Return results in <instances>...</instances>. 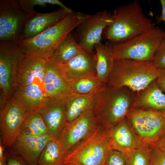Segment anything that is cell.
<instances>
[{
  "label": "cell",
  "mask_w": 165,
  "mask_h": 165,
  "mask_svg": "<svg viewBox=\"0 0 165 165\" xmlns=\"http://www.w3.org/2000/svg\"><path fill=\"white\" fill-rule=\"evenodd\" d=\"M51 139L48 134L38 136L20 134L14 143L15 147L28 165H38L41 153Z\"/></svg>",
  "instance_id": "19"
},
{
  "label": "cell",
  "mask_w": 165,
  "mask_h": 165,
  "mask_svg": "<svg viewBox=\"0 0 165 165\" xmlns=\"http://www.w3.org/2000/svg\"><path fill=\"white\" fill-rule=\"evenodd\" d=\"M97 91L86 94L72 93L68 97L65 99L66 123L75 119L94 107Z\"/></svg>",
  "instance_id": "22"
},
{
  "label": "cell",
  "mask_w": 165,
  "mask_h": 165,
  "mask_svg": "<svg viewBox=\"0 0 165 165\" xmlns=\"http://www.w3.org/2000/svg\"><path fill=\"white\" fill-rule=\"evenodd\" d=\"M152 61L158 69L165 70V37L156 50Z\"/></svg>",
  "instance_id": "30"
},
{
  "label": "cell",
  "mask_w": 165,
  "mask_h": 165,
  "mask_svg": "<svg viewBox=\"0 0 165 165\" xmlns=\"http://www.w3.org/2000/svg\"><path fill=\"white\" fill-rule=\"evenodd\" d=\"M99 127L93 107L75 119L66 123L57 139L67 155L77 145L92 135Z\"/></svg>",
  "instance_id": "9"
},
{
  "label": "cell",
  "mask_w": 165,
  "mask_h": 165,
  "mask_svg": "<svg viewBox=\"0 0 165 165\" xmlns=\"http://www.w3.org/2000/svg\"><path fill=\"white\" fill-rule=\"evenodd\" d=\"M82 49L72 32L57 47L52 57L60 64H64L78 55Z\"/></svg>",
  "instance_id": "24"
},
{
  "label": "cell",
  "mask_w": 165,
  "mask_h": 165,
  "mask_svg": "<svg viewBox=\"0 0 165 165\" xmlns=\"http://www.w3.org/2000/svg\"><path fill=\"white\" fill-rule=\"evenodd\" d=\"M46 60L25 54L22 56L19 60L14 72L16 90L33 84H38L43 88Z\"/></svg>",
  "instance_id": "13"
},
{
  "label": "cell",
  "mask_w": 165,
  "mask_h": 165,
  "mask_svg": "<svg viewBox=\"0 0 165 165\" xmlns=\"http://www.w3.org/2000/svg\"><path fill=\"white\" fill-rule=\"evenodd\" d=\"M72 10L61 8L51 12L41 13L34 10L28 13L20 40L33 38L64 18Z\"/></svg>",
  "instance_id": "14"
},
{
  "label": "cell",
  "mask_w": 165,
  "mask_h": 165,
  "mask_svg": "<svg viewBox=\"0 0 165 165\" xmlns=\"http://www.w3.org/2000/svg\"><path fill=\"white\" fill-rule=\"evenodd\" d=\"M126 118L139 141L150 147L153 146L165 133V111L131 108Z\"/></svg>",
  "instance_id": "7"
},
{
  "label": "cell",
  "mask_w": 165,
  "mask_h": 165,
  "mask_svg": "<svg viewBox=\"0 0 165 165\" xmlns=\"http://www.w3.org/2000/svg\"><path fill=\"white\" fill-rule=\"evenodd\" d=\"M151 147L141 142L138 147L127 156L126 165H150Z\"/></svg>",
  "instance_id": "28"
},
{
  "label": "cell",
  "mask_w": 165,
  "mask_h": 165,
  "mask_svg": "<svg viewBox=\"0 0 165 165\" xmlns=\"http://www.w3.org/2000/svg\"><path fill=\"white\" fill-rule=\"evenodd\" d=\"M20 134L33 136L48 134L41 115L37 112L28 113L23 122Z\"/></svg>",
  "instance_id": "26"
},
{
  "label": "cell",
  "mask_w": 165,
  "mask_h": 165,
  "mask_svg": "<svg viewBox=\"0 0 165 165\" xmlns=\"http://www.w3.org/2000/svg\"><path fill=\"white\" fill-rule=\"evenodd\" d=\"M71 92L80 94L93 93L106 84L97 76L81 78L68 83Z\"/></svg>",
  "instance_id": "27"
},
{
  "label": "cell",
  "mask_w": 165,
  "mask_h": 165,
  "mask_svg": "<svg viewBox=\"0 0 165 165\" xmlns=\"http://www.w3.org/2000/svg\"><path fill=\"white\" fill-rule=\"evenodd\" d=\"M112 150L105 131L99 126L92 135L68 153L63 163L105 165L108 156Z\"/></svg>",
  "instance_id": "6"
},
{
  "label": "cell",
  "mask_w": 165,
  "mask_h": 165,
  "mask_svg": "<svg viewBox=\"0 0 165 165\" xmlns=\"http://www.w3.org/2000/svg\"><path fill=\"white\" fill-rule=\"evenodd\" d=\"M18 1L21 8L27 13L34 10V8L36 6H44L47 4L58 5L61 8L71 10L58 0H18Z\"/></svg>",
  "instance_id": "29"
},
{
  "label": "cell",
  "mask_w": 165,
  "mask_h": 165,
  "mask_svg": "<svg viewBox=\"0 0 165 165\" xmlns=\"http://www.w3.org/2000/svg\"><path fill=\"white\" fill-rule=\"evenodd\" d=\"M165 37L163 30L154 26L130 39L112 44L111 46L115 60L152 61Z\"/></svg>",
  "instance_id": "5"
},
{
  "label": "cell",
  "mask_w": 165,
  "mask_h": 165,
  "mask_svg": "<svg viewBox=\"0 0 165 165\" xmlns=\"http://www.w3.org/2000/svg\"><path fill=\"white\" fill-rule=\"evenodd\" d=\"M86 14L72 12L49 28L31 38L17 43L27 56L47 59L57 47L85 19Z\"/></svg>",
  "instance_id": "2"
},
{
  "label": "cell",
  "mask_w": 165,
  "mask_h": 165,
  "mask_svg": "<svg viewBox=\"0 0 165 165\" xmlns=\"http://www.w3.org/2000/svg\"><path fill=\"white\" fill-rule=\"evenodd\" d=\"M136 94L127 88L114 89L106 84L99 88L96 93L94 105L99 126L107 130L124 119Z\"/></svg>",
  "instance_id": "1"
},
{
  "label": "cell",
  "mask_w": 165,
  "mask_h": 165,
  "mask_svg": "<svg viewBox=\"0 0 165 165\" xmlns=\"http://www.w3.org/2000/svg\"><path fill=\"white\" fill-rule=\"evenodd\" d=\"M127 159L126 155L112 150L108 156L105 165H126Z\"/></svg>",
  "instance_id": "31"
},
{
  "label": "cell",
  "mask_w": 165,
  "mask_h": 165,
  "mask_svg": "<svg viewBox=\"0 0 165 165\" xmlns=\"http://www.w3.org/2000/svg\"><path fill=\"white\" fill-rule=\"evenodd\" d=\"M112 22V13L107 10L86 14L76 28L75 32L77 41L82 49L94 52L95 45L101 42L104 30Z\"/></svg>",
  "instance_id": "10"
},
{
  "label": "cell",
  "mask_w": 165,
  "mask_h": 165,
  "mask_svg": "<svg viewBox=\"0 0 165 165\" xmlns=\"http://www.w3.org/2000/svg\"><path fill=\"white\" fill-rule=\"evenodd\" d=\"M113 22L104 30L105 38L112 44L131 38L154 26L137 0L115 9Z\"/></svg>",
  "instance_id": "4"
},
{
  "label": "cell",
  "mask_w": 165,
  "mask_h": 165,
  "mask_svg": "<svg viewBox=\"0 0 165 165\" xmlns=\"http://www.w3.org/2000/svg\"><path fill=\"white\" fill-rule=\"evenodd\" d=\"M24 53L17 42L0 41V104L11 99L16 90L14 72L18 61Z\"/></svg>",
  "instance_id": "8"
},
{
  "label": "cell",
  "mask_w": 165,
  "mask_h": 165,
  "mask_svg": "<svg viewBox=\"0 0 165 165\" xmlns=\"http://www.w3.org/2000/svg\"><path fill=\"white\" fill-rule=\"evenodd\" d=\"M28 13L18 0H0V41L17 42Z\"/></svg>",
  "instance_id": "11"
},
{
  "label": "cell",
  "mask_w": 165,
  "mask_h": 165,
  "mask_svg": "<svg viewBox=\"0 0 165 165\" xmlns=\"http://www.w3.org/2000/svg\"><path fill=\"white\" fill-rule=\"evenodd\" d=\"M105 130L112 149L127 156L141 143L131 129L126 117L114 126Z\"/></svg>",
  "instance_id": "18"
},
{
  "label": "cell",
  "mask_w": 165,
  "mask_h": 165,
  "mask_svg": "<svg viewBox=\"0 0 165 165\" xmlns=\"http://www.w3.org/2000/svg\"><path fill=\"white\" fill-rule=\"evenodd\" d=\"M158 69L159 75L156 82L160 89L165 94V70Z\"/></svg>",
  "instance_id": "33"
},
{
  "label": "cell",
  "mask_w": 165,
  "mask_h": 165,
  "mask_svg": "<svg viewBox=\"0 0 165 165\" xmlns=\"http://www.w3.org/2000/svg\"><path fill=\"white\" fill-rule=\"evenodd\" d=\"M153 146L165 152V133Z\"/></svg>",
  "instance_id": "34"
},
{
  "label": "cell",
  "mask_w": 165,
  "mask_h": 165,
  "mask_svg": "<svg viewBox=\"0 0 165 165\" xmlns=\"http://www.w3.org/2000/svg\"><path fill=\"white\" fill-rule=\"evenodd\" d=\"M7 165H26L21 160L13 157L8 159Z\"/></svg>",
  "instance_id": "35"
},
{
  "label": "cell",
  "mask_w": 165,
  "mask_h": 165,
  "mask_svg": "<svg viewBox=\"0 0 165 165\" xmlns=\"http://www.w3.org/2000/svg\"><path fill=\"white\" fill-rule=\"evenodd\" d=\"M67 154L57 139H51L39 157L38 165H61Z\"/></svg>",
  "instance_id": "25"
},
{
  "label": "cell",
  "mask_w": 165,
  "mask_h": 165,
  "mask_svg": "<svg viewBox=\"0 0 165 165\" xmlns=\"http://www.w3.org/2000/svg\"><path fill=\"white\" fill-rule=\"evenodd\" d=\"M37 112L42 117L50 138L57 139L66 123L65 100L48 98Z\"/></svg>",
  "instance_id": "16"
},
{
  "label": "cell",
  "mask_w": 165,
  "mask_h": 165,
  "mask_svg": "<svg viewBox=\"0 0 165 165\" xmlns=\"http://www.w3.org/2000/svg\"><path fill=\"white\" fill-rule=\"evenodd\" d=\"M158 75L152 61L115 60L106 84L114 89L126 87L138 94L155 81Z\"/></svg>",
  "instance_id": "3"
},
{
  "label": "cell",
  "mask_w": 165,
  "mask_h": 165,
  "mask_svg": "<svg viewBox=\"0 0 165 165\" xmlns=\"http://www.w3.org/2000/svg\"><path fill=\"white\" fill-rule=\"evenodd\" d=\"M160 2L162 7V12L161 15L157 18L158 22L161 21L165 22V0H160Z\"/></svg>",
  "instance_id": "36"
},
{
  "label": "cell",
  "mask_w": 165,
  "mask_h": 165,
  "mask_svg": "<svg viewBox=\"0 0 165 165\" xmlns=\"http://www.w3.org/2000/svg\"><path fill=\"white\" fill-rule=\"evenodd\" d=\"M61 165H75L73 164L70 163H63Z\"/></svg>",
  "instance_id": "37"
},
{
  "label": "cell",
  "mask_w": 165,
  "mask_h": 165,
  "mask_svg": "<svg viewBox=\"0 0 165 165\" xmlns=\"http://www.w3.org/2000/svg\"><path fill=\"white\" fill-rule=\"evenodd\" d=\"M59 63L62 75L68 83L76 79L97 75L96 56L94 52L90 53L82 50L68 62Z\"/></svg>",
  "instance_id": "15"
},
{
  "label": "cell",
  "mask_w": 165,
  "mask_h": 165,
  "mask_svg": "<svg viewBox=\"0 0 165 165\" xmlns=\"http://www.w3.org/2000/svg\"><path fill=\"white\" fill-rule=\"evenodd\" d=\"M13 97L20 103L28 113L38 111L48 98L43 88L37 84L17 88Z\"/></svg>",
  "instance_id": "21"
},
{
  "label": "cell",
  "mask_w": 165,
  "mask_h": 165,
  "mask_svg": "<svg viewBox=\"0 0 165 165\" xmlns=\"http://www.w3.org/2000/svg\"><path fill=\"white\" fill-rule=\"evenodd\" d=\"M131 108L148 111H165V94L155 81L137 94Z\"/></svg>",
  "instance_id": "20"
},
{
  "label": "cell",
  "mask_w": 165,
  "mask_h": 165,
  "mask_svg": "<svg viewBox=\"0 0 165 165\" xmlns=\"http://www.w3.org/2000/svg\"><path fill=\"white\" fill-rule=\"evenodd\" d=\"M94 49L97 76L106 84L115 61L111 46L105 45L100 42L95 45Z\"/></svg>",
  "instance_id": "23"
},
{
  "label": "cell",
  "mask_w": 165,
  "mask_h": 165,
  "mask_svg": "<svg viewBox=\"0 0 165 165\" xmlns=\"http://www.w3.org/2000/svg\"><path fill=\"white\" fill-rule=\"evenodd\" d=\"M43 88L48 98L65 100L72 93L61 73L59 63L52 57L46 59Z\"/></svg>",
  "instance_id": "17"
},
{
  "label": "cell",
  "mask_w": 165,
  "mask_h": 165,
  "mask_svg": "<svg viewBox=\"0 0 165 165\" xmlns=\"http://www.w3.org/2000/svg\"><path fill=\"white\" fill-rule=\"evenodd\" d=\"M150 165H165V152L155 147H151Z\"/></svg>",
  "instance_id": "32"
},
{
  "label": "cell",
  "mask_w": 165,
  "mask_h": 165,
  "mask_svg": "<svg viewBox=\"0 0 165 165\" xmlns=\"http://www.w3.org/2000/svg\"><path fill=\"white\" fill-rule=\"evenodd\" d=\"M28 114L24 107L13 97L0 109L2 144L5 146L10 147L14 143Z\"/></svg>",
  "instance_id": "12"
}]
</instances>
